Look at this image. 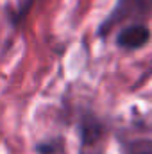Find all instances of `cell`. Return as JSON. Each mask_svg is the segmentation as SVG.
Here are the masks:
<instances>
[{
  "mask_svg": "<svg viewBox=\"0 0 152 154\" xmlns=\"http://www.w3.org/2000/svg\"><path fill=\"white\" fill-rule=\"evenodd\" d=\"M149 39H150V31H149V27L136 23V25L123 27V29L118 32V36H116V43H118L122 48L132 50V48L143 47Z\"/></svg>",
  "mask_w": 152,
  "mask_h": 154,
  "instance_id": "obj_2",
  "label": "cell"
},
{
  "mask_svg": "<svg viewBox=\"0 0 152 154\" xmlns=\"http://www.w3.org/2000/svg\"><path fill=\"white\" fill-rule=\"evenodd\" d=\"M125 154H152V140H132L125 145Z\"/></svg>",
  "mask_w": 152,
  "mask_h": 154,
  "instance_id": "obj_4",
  "label": "cell"
},
{
  "mask_svg": "<svg viewBox=\"0 0 152 154\" xmlns=\"http://www.w3.org/2000/svg\"><path fill=\"white\" fill-rule=\"evenodd\" d=\"M31 5H32V0H29V5H27V9H29V7H31Z\"/></svg>",
  "mask_w": 152,
  "mask_h": 154,
  "instance_id": "obj_5",
  "label": "cell"
},
{
  "mask_svg": "<svg viewBox=\"0 0 152 154\" xmlns=\"http://www.w3.org/2000/svg\"><path fill=\"white\" fill-rule=\"evenodd\" d=\"M102 136V125L97 118L93 116H88L82 120L81 124V138H82V145H93L100 140Z\"/></svg>",
  "mask_w": 152,
  "mask_h": 154,
  "instance_id": "obj_3",
  "label": "cell"
},
{
  "mask_svg": "<svg viewBox=\"0 0 152 154\" xmlns=\"http://www.w3.org/2000/svg\"><path fill=\"white\" fill-rule=\"evenodd\" d=\"M152 9V0H118L116 7L113 9V13L109 14V18L102 23L100 27V32L106 34L113 23L118 22H123L127 18H138V16H143L147 14Z\"/></svg>",
  "mask_w": 152,
  "mask_h": 154,
  "instance_id": "obj_1",
  "label": "cell"
}]
</instances>
